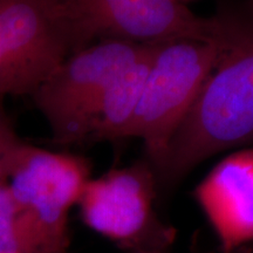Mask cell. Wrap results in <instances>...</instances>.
<instances>
[{"mask_svg": "<svg viewBox=\"0 0 253 253\" xmlns=\"http://www.w3.org/2000/svg\"><path fill=\"white\" fill-rule=\"evenodd\" d=\"M216 14L219 58L154 169L160 190L218 154L253 147V0L224 5Z\"/></svg>", "mask_w": 253, "mask_h": 253, "instance_id": "cell-1", "label": "cell"}, {"mask_svg": "<svg viewBox=\"0 0 253 253\" xmlns=\"http://www.w3.org/2000/svg\"><path fill=\"white\" fill-rule=\"evenodd\" d=\"M220 54V42L172 39L153 43L140 102L125 138H138L153 169L161 162Z\"/></svg>", "mask_w": 253, "mask_h": 253, "instance_id": "cell-2", "label": "cell"}, {"mask_svg": "<svg viewBox=\"0 0 253 253\" xmlns=\"http://www.w3.org/2000/svg\"><path fill=\"white\" fill-rule=\"evenodd\" d=\"M90 178L86 158L23 143L7 178L27 253H69V213Z\"/></svg>", "mask_w": 253, "mask_h": 253, "instance_id": "cell-3", "label": "cell"}, {"mask_svg": "<svg viewBox=\"0 0 253 253\" xmlns=\"http://www.w3.org/2000/svg\"><path fill=\"white\" fill-rule=\"evenodd\" d=\"M150 45L114 39L97 41L69 55L42 82L32 99L48 123L54 143H86L103 94Z\"/></svg>", "mask_w": 253, "mask_h": 253, "instance_id": "cell-4", "label": "cell"}, {"mask_svg": "<svg viewBox=\"0 0 253 253\" xmlns=\"http://www.w3.org/2000/svg\"><path fill=\"white\" fill-rule=\"evenodd\" d=\"M157 178L147 160L88 179L79 198L82 220L126 250L157 253L173 242L175 231L155 211Z\"/></svg>", "mask_w": 253, "mask_h": 253, "instance_id": "cell-5", "label": "cell"}, {"mask_svg": "<svg viewBox=\"0 0 253 253\" xmlns=\"http://www.w3.org/2000/svg\"><path fill=\"white\" fill-rule=\"evenodd\" d=\"M71 25L78 49L101 40L150 45L172 39L219 43L216 14L199 17L177 0H55Z\"/></svg>", "mask_w": 253, "mask_h": 253, "instance_id": "cell-6", "label": "cell"}, {"mask_svg": "<svg viewBox=\"0 0 253 253\" xmlns=\"http://www.w3.org/2000/svg\"><path fill=\"white\" fill-rule=\"evenodd\" d=\"M55 0H0V96L31 95L78 52Z\"/></svg>", "mask_w": 253, "mask_h": 253, "instance_id": "cell-7", "label": "cell"}, {"mask_svg": "<svg viewBox=\"0 0 253 253\" xmlns=\"http://www.w3.org/2000/svg\"><path fill=\"white\" fill-rule=\"evenodd\" d=\"M194 198L221 252L253 244V147L233 150L196 185Z\"/></svg>", "mask_w": 253, "mask_h": 253, "instance_id": "cell-8", "label": "cell"}, {"mask_svg": "<svg viewBox=\"0 0 253 253\" xmlns=\"http://www.w3.org/2000/svg\"><path fill=\"white\" fill-rule=\"evenodd\" d=\"M153 43L145 54L103 94L91 119L86 143L122 140L143 91Z\"/></svg>", "mask_w": 253, "mask_h": 253, "instance_id": "cell-9", "label": "cell"}, {"mask_svg": "<svg viewBox=\"0 0 253 253\" xmlns=\"http://www.w3.org/2000/svg\"><path fill=\"white\" fill-rule=\"evenodd\" d=\"M0 253H27L18 205L7 182L0 183Z\"/></svg>", "mask_w": 253, "mask_h": 253, "instance_id": "cell-10", "label": "cell"}, {"mask_svg": "<svg viewBox=\"0 0 253 253\" xmlns=\"http://www.w3.org/2000/svg\"><path fill=\"white\" fill-rule=\"evenodd\" d=\"M5 97L0 96V171L9 175L12 164L24 142L18 137L4 107Z\"/></svg>", "mask_w": 253, "mask_h": 253, "instance_id": "cell-11", "label": "cell"}, {"mask_svg": "<svg viewBox=\"0 0 253 253\" xmlns=\"http://www.w3.org/2000/svg\"><path fill=\"white\" fill-rule=\"evenodd\" d=\"M225 253H253V249L251 245H248V246H244V248L237 249L235 251H230Z\"/></svg>", "mask_w": 253, "mask_h": 253, "instance_id": "cell-12", "label": "cell"}, {"mask_svg": "<svg viewBox=\"0 0 253 253\" xmlns=\"http://www.w3.org/2000/svg\"><path fill=\"white\" fill-rule=\"evenodd\" d=\"M8 175L4 171H0V183L1 182H7Z\"/></svg>", "mask_w": 253, "mask_h": 253, "instance_id": "cell-13", "label": "cell"}, {"mask_svg": "<svg viewBox=\"0 0 253 253\" xmlns=\"http://www.w3.org/2000/svg\"><path fill=\"white\" fill-rule=\"evenodd\" d=\"M251 246H252V249H253V244H252V245H251Z\"/></svg>", "mask_w": 253, "mask_h": 253, "instance_id": "cell-14", "label": "cell"}]
</instances>
